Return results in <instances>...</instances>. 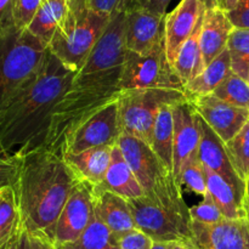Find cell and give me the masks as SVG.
<instances>
[{"label":"cell","instance_id":"obj_1","mask_svg":"<svg viewBox=\"0 0 249 249\" xmlns=\"http://www.w3.org/2000/svg\"><path fill=\"white\" fill-rule=\"evenodd\" d=\"M75 75L48 49L34 79L0 112V148L5 153L18 157L43 148L53 106Z\"/></svg>","mask_w":249,"mask_h":249},{"label":"cell","instance_id":"obj_2","mask_svg":"<svg viewBox=\"0 0 249 249\" xmlns=\"http://www.w3.org/2000/svg\"><path fill=\"white\" fill-rule=\"evenodd\" d=\"M77 182L57 153L38 148L18 156L14 189L23 228L53 242L56 221Z\"/></svg>","mask_w":249,"mask_h":249},{"label":"cell","instance_id":"obj_3","mask_svg":"<svg viewBox=\"0 0 249 249\" xmlns=\"http://www.w3.org/2000/svg\"><path fill=\"white\" fill-rule=\"evenodd\" d=\"M122 71L123 67L75 75L53 106L43 148L61 156L73 133L107 105L117 101L122 91Z\"/></svg>","mask_w":249,"mask_h":249},{"label":"cell","instance_id":"obj_4","mask_svg":"<svg viewBox=\"0 0 249 249\" xmlns=\"http://www.w3.org/2000/svg\"><path fill=\"white\" fill-rule=\"evenodd\" d=\"M136 228L155 242L189 243L192 237L190 207L181 186L169 173L152 190L128 201Z\"/></svg>","mask_w":249,"mask_h":249},{"label":"cell","instance_id":"obj_5","mask_svg":"<svg viewBox=\"0 0 249 249\" xmlns=\"http://www.w3.org/2000/svg\"><path fill=\"white\" fill-rule=\"evenodd\" d=\"M48 46L15 24L0 31V112L34 79Z\"/></svg>","mask_w":249,"mask_h":249},{"label":"cell","instance_id":"obj_6","mask_svg":"<svg viewBox=\"0 0 249 249\" xmlns=\"http://www.w3.org/2000/svg\"><path fill=\"white\" fill-rule=\"evenodd\" d=\"M70 10L53 34L49 51L65 67L79 73L111 16L94 11L88 0H72Z\"/></svg>","mask_w":249,"mask_h":249},{"label":"cell","instance_id":"obj_7","mask_svg":"<svg viewBox=\"0 0 249 249\" xmlns=\"http://www.w3.org/2000/svg\"><path fill=\"white\" fill-rule=\"evenodd\" d=\"M185 91L173 89H134L121 91L118 97L122 133L150 145L160 109L187 101Z\"/></svg>","mask_w":249,"mask_h":249},{"label":"cell","instance_id":"obj_8","mask_svg":"<svg viewBox=\"0 0 249 249\" xmlns=\"http://www.w3.org/2000/svg\"><path fill=\"white\" fill-rule=\"evenodd\" d=\"M173 89L184 90V84L168 61L164 40L148 53L126 51L121 78V90Z\"/></svg>","mask_w":249,"mask_h":249},{"label":"cell","instance_id":"obj_9","mask_svg":"<svg viewBox=\"0 0 249 249\" xmlns=\"http://www.w3.org/2000/svg\"><path fill=\"white\" fill-rule=\"evenodd\" d=\"M117 101L107 105L73 133L66 141L61 156L65 153H80L100 146H116L123 134Z\"/></svg>","mask_w":249,"mask_h":249},{"label":"cell","instance_id":"obj_10","mask_svg":"<svg viewBox=\"0 0 249 249\" xmlns=\"http://www.w3.org/2000/svg\"><path fill=\"white\" fill-rule=\"evenodd\" d=\"M126 11L111 17L104 33L95 44L87 62L77 75L91 74L123 67L125 62Z\"/></svg>","mask_w":249,"mask_h":249},{"label":"cell","instance_id":"obj_11","mask_svg":"<svg viewBox=\"0 0 249 249\" xmlns=\"http://www.w3.org/2000/svg\"><path fill=\"white\" fill-rule=\"evenodd\" d=\"M92 214V186L78 181L56 221L53 245L60 247L78 240L89 225Z\"/></svg>","mask_w":249,"mask_h":249},{"label":"cell","instance_id":"obj_12","mask_svg":"<svg viewBox=\"0 0 249 249\" xmlns=\"http://www.w3.org/2000/svg\"><path fill=\"white\" fill-rule=\"evenodd\" d=\"M174 118V164L173 174L181 186V175L190 162L198 158L199 134L197 113L191 102H180L173 107Z\"/></svg>","mask_w":249,"mask_h":249},{"label":"cell","instance_id":"obj_13","mask_svg":"<svg viewBox=\"0 0 249 249\" xmlns=\"http://www.w3.org/2000/svg\"><path fill=\"white\" fill-rule=\"evenodd\" d=\"M195 111L224 141L229 142L249 121V111L232 106L215 95L189 97Z\"/></svg>","mask_w":249,"mask_h":249},{"label":"cell","instance_id":"obj_14","mask_svg":"<svg viewBox=\"0 0 249 249\" xmlns=\"http://www.w3.org/2000/svg\"><path fill=\"white\" fill-rule=\"evenodd\" d=\"M191 229V241L184 245L194 249H247L249 218L223 219L211 225L192 221Z\"/></svg>","mask_w":249,"mask_h":249},{"label":"cell","instance_id":"obj_15","mask_svg":"<svg viewBox=\"0 0 249 249\" xmlns=\"http://www.w3.org/2000/svg\"><path fill=\"white\" fill-rule=\"evenodd\" d=\"M117 145L145 194L150 192L158 181L169 174L146 141L122 134Z\"/></svg>","mask_w":249,"mask_h":249},{"label":"cell","instance_id":"obj_16","mask_svg":"<svg viewBox=\"0 0 249 249\" xmlns=\"http://www.w3.org/2000/svg\"><path fill=\"white\" fill-rule=\"evenodd\" d=\"M204 12L206 5L203 0H181L178 6L165 16V53L172 66H174L180 49L194 33Z\"/></svg>","mask_w":249,"mask_h":249},{"label":"cell","instance_id":"obj_17","mask_svg":"<svg viewBox=\"0 0 249 249\" xmlns=\"http://www.w3.org/2000/svg\"><path fill=\"white\" fill-rule=\"evenodd\" d=\"M197 124H198L199 134H201L198 160H201L204 167L215 172L216 174L223 177L226 181L230 182L241 196L247 197L246 182L241 179L240 175L233 168L228 151H226L225 142L214 133L213 129L202 119L198 113H197Z\"/></svg>","mask_w":249,"mask_h":249},{"label":"cell","instance_id":"obj_18","mask_svg":"<svg viewBox=\"0 0 249 249\" xmlns=\"http://www.w3.org/2000/svg\"><path fill=\"white\" fill-rule=\"evenodd\" d=\"M165 16H160L140 7L126 11L125 44L131 53L145 55L164 40Z\"/></svg>","mask_w":249,"mask_h":249},{"label":"cell","instance_id":"obj_19","mask_svg":"<svg viewBox=\"0 0 249 249\" xmlns=\"http://www.w3.org/2000/svg\"><path fill=\"white\" fill-rule=\"evenodd\" d=\"M92 209L95 215L119 240L138 230L128 201L113 192L92 187Z\"/></svg>","mask_w":249,"mask_h":249},{"label":"cell","instance_id":"obj_20","mask_svg":"<svg viewBox=\"0 0 249 249\" xmlns=\"http://www.w3.org/2000/svg\"><path fill=\"white\" fill-rule=\"evenodd\" d=\"M233 29L225 11L219 7H206L199 36L204 68L228 49L229 38Z\"/></svg>","mask_w":249,"mask_h":249},{"label":"cell","instance_id":"obj_21","mask_svg":"<svg viewBox=\"0 0 249 249\" xmlns=\"http://www.w3.org/2000/svg\"><path fill=\"white\" fill-rule=\"evenodd\" d=\"M112 147L100 146L80 153H65L63 160L80 182L95 187L99 186L106 177L111 163Z\"/></svg>","mask_w":249,"mask_h":249},{"label":"cell","instance_id":"obj_22","mask_svg":"<svg viewBox=\"0 0 249 249\" xmlns=\"http://www.w3.org/2000/svg\"><path fill=\"white\" fill-rule=\"evenodd\" d=\"M95 187L104 190V191L113 192V194L125 198L126 201L139 198L145 195L142 187L134 175L133 170L124 160L118 145L112 147L111 163H109L104 181L99 186Z\"/></svg>","mask_w":249,"mask_h":249},{"label":"cell","instance_id":"obj_23","mask_svg":"<svg viewBox=\"0 0 249 249\" xmlns=\"http://www.w3.org/2000/svg\"><path fill=\"white\" fill-rule=\"evenodd\" d=\"M204 170H206L208 194L214 199L224 218L230 219V220L248 219L249 215L246 209V197L241 196L230 182L226 181L215 172L206 167H204Z\"/></svg>","mask_w":249,"mask_h":249},{"label":"cell","instance_id":"obj_24","mask_svg":"<svg viewBox=\"0 0 249 249\" xmlns=\"http://www.w3.org/2000/svg\"><path fill=\"white\" fill-rule=\"evenodd\" d=\"M231 61L229 51L226 49L215 60L212 61L202 73L192 78L189 83L184 85L185 94L187 99L194 96L213 94L214 90L232 74Z\"/></svg>","mask_w":249,"mask_h":249},{"label":"cell","instance_id":"obj_25","mask_svg":"<svg viewBox=\"0 0 249 249\" xmlns=\"http://www.w3.org/2000/svg\"><path fill=\"white\" fill-rule=\"evenodd\" d=\"M68 10V0H44L36 16L27 27V31L48 46L55 32L67 16Z\"/></svg>","mask_w":249,"mask_h":249},{"label":"cell","instance_id":"obj_26","mask_svg":"<svg viewBox=\"0 0 249 249\" xmlns=\"http://www.w3.org/2000/svg\"><path fill=\"white\" fill-rule=\"evenodd\" d=\"M23 230L14 186L0 190V249H11Z\"/></svg>","mask_w":249,"mask_h":249},{"label":"cell","instance_id":"obj_27","mask_svg":"<svg viewBox=\"0 0 249 249\" xmlns=\"http://www.w3.org/2000/svg\"><path fill=\"white\" fill-rule=\"evenodd\" d=\"M173 107L167 106L160 109L152 131L151 147L164 165L165 169L173 173L174 164V118Z\"/></svg>","mask_w":249,"mask_h":249},{"label":"cell","instance_id":"obj_28","mask_svg":"<svg viewBox=\"0 0 249 249\" xmlns=\"http://www.w3.org/2000/svg\"><path fill=\"white\" fill-rule=\"evenodd\" d=\"M202 23H203V17L195 28L194 33L190 36V38L181 46L177 61L173 66L184 85L189 83L192 78L202 73V71L204 70L203 61H202L201 45H199Z\"/></svg>","mask_w":249,"mask_h":249},{"label":"cell","instance_id":"obj_29","mask_svg":"<svg viewBox=\"0 0 249 249\" xmlns=\"http://www.w3.org/2000/svg\"><path fill=\"white\" fill-rule=\"evenodd\" d=\"M58 249H121V240L92 214L89 225L74 242L57 247Z\"/></svg>","mask_w":249,"mask_h":249},{"label":"cell","instance_id":"obj_30","mask_svg":"<svg viewBox=\"0 0 249 249\" xmlns=\"http://www.w3.org/2000/svg\"><path fill=\"white\" fill-rule=\"evenodd\" d=\"M231 68L235 74L248 80L249 77V29L235 28L228 41Z\"/></svg>","mask_w":249,"mask_h":249},{"label":"cell","instance_id":"obj_31","mask_svg":"<svg viewBox=\"0 0 249 249\" xmlns=\"http://www.w3.org/2000/svg\"><path fill=\"white\" fill-rule=\"evenodd\" d=\"M225 146L233 168L246 182L249 173V121Z\"/></svg>","mask_w":249,"mask_h":249},{"label":"cell","instance_id":"obj_32","mask_svg":"<svg viewBox=\"0 0 249 249\" xmlns=\"http://www.w3.org/2000/svg\"><path fill=\"white\" fill-rule=\"evenodd\" d=\"M213 95L232 106L249 111V83L235 73L224 80L214 90Z\"/></svg>","mask_w":249,"mask_h":249},{"label":"cell","instance_id":"obj_33","mask_svg":"<svg viewBox=\"0 0 249 249\" xmlns=\"http://www.w3.org/2000/svg\"><path fill=\"white\" fill-rule=\"evenodd\" d=\"M182 185L199 196H206L208 194L206 170L198 158L190 162L184 169L181 175V186Z\"/></svg>","mask_w":249,"mask_h":249},{"label":"cell","instance_id":"obj_34","mask_svg":"<svg viewBox=\"0 0 249 249\" xmlns=\"http://www.w3.org/2000/svg\"><path fill=\"white\" fill-rule=\"evenodd\" d=\"M190 214H191L192 221L199 224H207V225L216 224L223 220V219H225L209 194L203 196V199L197 206L190 208Z\"/></svg>","mask_w":249,"mask_h":249},{"label":"cell","instance_id":"obj_35","mask_svg":"<svg viewBox=\"0 0 249 249\" xmlns=\"http://www.w3.org/2000/svg\"><path fill=\"white\" fill-rule=\"evenodd\" d=\"M44 0H16L14 9V23L17 28L27 29Z\"/></svg>","mask_w":249,"mask_h":249},{"label":"cell","instance_id":"obj_36","mask_svg":"<svg viewBox=\"0 0 249 249\" xmlns=\"http://www.w3.org/2000/svg\"><path fill=\"white\" fill-rule=\"evenodd\" d=\"M18 173V157L9 156L0 148V190L15 186Z\"/></svg>","mask_w":249,"mask_h":249},{"label":"cell","instance_id":"obj_37","mask_svg":"<svg viewBox=\"0 0 249 249\" xmlns=\"http://www.w3.org/2000/svg\"><path fill=\"white\" fill-rule=\"evenodd\" d=\"M11 249H58L45 237L32 233L23 228Z\"/></svg>","mask_w":249,"mask_h":249},{"label":"cell","instance_id":"obj_38","mask_svg":"<svg viewBox=\"0 0 249 249\" xmlns=\"http://www.w3.org/2000/svg\"><path fill=\"white\" fill-rule=\"evenodd\" d=\"M133 5V0H90L89 6L94 11L107 16H114L119 12H125Z\"/></svg>","mask_w":249,"mask_h":249},{"label":"cell","instance_id":"obj_39","mask_svg":"<svg viewBox=\"0 0 249 249\" xmlns=\"http://www.w3.org/2000/svg\"><path fill=\"white\" fill-rule=\"evenodd\" d=\"M226 15L233 28L249 29V0H238L236 6Z\"/></svg>","mask_w":249,"mask_h":249},{"label":"cell","instance_id":"obj_40","mask_svg":"<svg viewBox=\"0 0 249 249\" xmlns=\"http://www.w3.org/2000/svg\"><path fill=\"white\" fill-rule=\"evenodd\" d=\"M152 243L153 241L147 235L140 230H134L121 238V249H151Z\"/></svg>","mask_w":249,"mask_h":249},{"label":"cell","instance_id":"obj_41","mask_svg":"<svg viewBox=\"0 0 249 249\" xmlns=\"http://www.w3.org/2000/svg\"><path fill=\"white\" fill-rule=\"evenodd\" d=\"M172 0H133L131 7H140L160 16H167V9Z\"/></svg>","mask_w":249,"mask_h":249},{"label":"cell","instance_id":"obj_42","mask_svg":"<svg viewBox=\"0 0 249 249\" xmlns=\"http://www.w3.org/2000/svg\"><path fill=\"white\" fill-rule=\"evenodd\" d=\"M16 0H0V31L12 26Z\"/></svg>","mask_w":249,"mask_h":249},{"label":"cell","instance_id":"obj_43","mask_svg":"<svg viewBox=\"0 0 249 249\" xmlns=\"http://www.w3.org/2000/svg\"><path fill=\"white\" fill-rule=\"evenodd\" d=\"M206 7H219L223 11L228 12L232 10L238 2V0H203Z\"/></svg>","mask_w":249,"mask_h":249},{"label":"cell","instance_id":"obj_44","mask_svg":"<svg viewBox=\"0 0 249 249\" xmlns=\"http://www.w3.org/2000/svg\"><path fill=\"white\" fill-rule=\"evenodd\" d=\"M174 242H155L153 241L151 249H172Z\"/></svg>","mask_w":249,"mask_h":249},{"label":"cell","instance_id":"obj_45","mask_svg":"<svg viewBox=\"0 0 249 249\" xmlns=\"http://www.w3.org/2000/svg\"><path fill=\"white\" fill-rule=\"evenodd\" d=\"M172 249H194V248H191L187 245H184V243H174Z\"/></svg>","mask_w":249,"mask_h":249},{"label":"cell","instance_id":"obj_46","mask_svg":"<svg viewBox=\"0 0 249 249\" xmlns=\"http://www.w3.org/2000/svg\"><path fill=\"white\" fill-rule=\"evenodd\" d=\"M246 194L249 197V173L247 175V179H246Z\"/></svg>","mask_w":249,"mask_h":249},{"label":"cell","instance_id":"obj_47","mask_svg":"<svg viewBox=\"0 0 249 249\" xmlns=\"http://www.w3.org/2000/svg\"><path fill=\"white\" fill-rule=\"evenodd\" d=\"M246 209L248 212V215H249V197H246Z\"/></svg>","mask_w":249,"mask_h":249},{"label":"cell","instance_id":"obj_48","mask_svg":"<svg viewBox=\"0 0 249 249\" xmlns=\"http://www.w3.org/2000/svg\"><path fill=\"white\" fill-rule=\"evenodd\" d=\"M247 249H249V233H248V246H247Z\"/></svg>","mask_w":249,"mask_h":249},{"label":"cell","instance_id":"obj_49","mask_svg":"<svg viewBox=\"0 0 249 249\" xmlns=\"http://www.w3.org/2000/svg\"><path fill=\"white\" fill-rule=\"evenodd\" d=\"M70 1H72V0H70ZM88 1H90V0H88Z\"/></svg>","mask_w":249,"mask_h":249},{"label":"cell","instance_id":"obj_50","mask_svg":"<svg viewBox=\"0 0 249 249\" xmlns=\"http://www.w3.org/2000/svg\"><path fill=\"white\" fill-rule=\"evenodd\" d=\"M248 83H249V77H248Z\"/></svg>","mask_w":249,"mask_h":249}]
</instances>
